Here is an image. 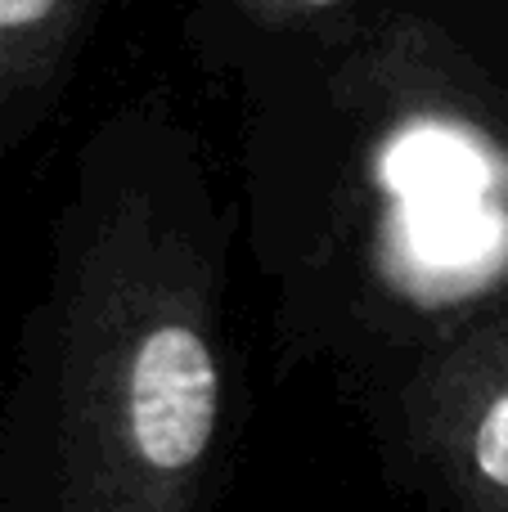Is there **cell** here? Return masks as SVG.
<instances>
[{"label": "cell", "mask_w": 508, "mask_h": 512, "mask_svg": "<svg viewBox=\"0 0 508 512\" xmlns=\"http://www.w3.org/2000/svg\"><path fill=\"white\" fill-rule=\"evenodd\" d=\"M239 86L279 351L387 391L508 315V0H365Z\"/></svg>", "instance_id": "obj_1"}, {"label": "cell", "mask_w": 508, "mask_h": 512, "mask_svg": "<svg viewBox=\"0 0 508 512\" xmlns=\"http://www.w3.org/2000/svg\"><path fill=\"white\" fill-rule=\"evenodd\" d=\"M239 203L167 95L72 158L23 400L63 512H198L230 414Z\"/></svg>", "instance_id": "obj_2"}, {"label": "cell", "mask_w": 508, "mask_h": 512, "mask_svg": "<svg viewBox=\"0 0 508 512\" xmlns=\"http://www.w3.org/2000/svg\"><path fill=\"white\" fill-rule=\"evenodd\" d=\"M383 405L432 486L464 512H508V315L414 364Z\"/></svg>", "instance_id": "obj_3"}, {"label": "cell", "mask_w": 508, "mask_h": 512, "mask_svg": "<svg viewBox=\"0 0 508 512\" xmlns=\"http://www.w3.org/2000/svg\"><path fill=\"white\" fill-rule=\"evenodd\" d=\"M117 5L122 0H0V153L59 104Z\"/></svg>", "instance_id": "obj_4"}, {"label": "cell", "mask_w": 508, "mask_h": 512, "mask_svg": "<svg viewBox=\"0 0 508 512\" xmlns=\"http://www.w3.org/2000/svg\"><path fill=\"white\" fill-rule=\"evenodd\" d=\"M365 0H185V45L198 68L252 77L333 36Z\"/></svg>", "instance_id": "obj_5"}]
</instances>
